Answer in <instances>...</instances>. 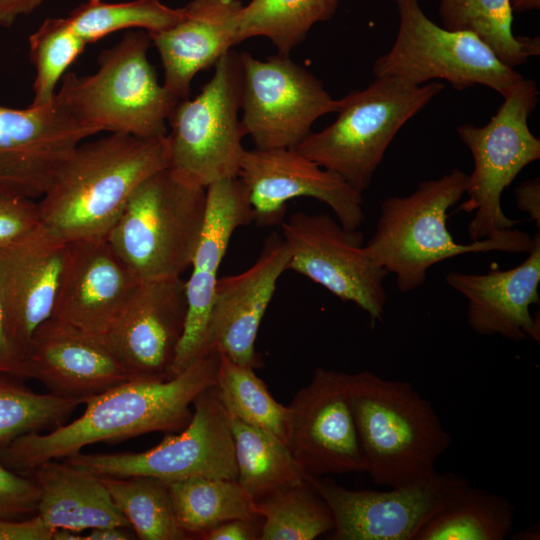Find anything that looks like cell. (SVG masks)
Wrapping results in <instances>:
<instances>
[{"instance_id": "6da1fadb", "label": "cell", "mask_w": 540, "mask_h": 540, "mask_svg": "<svg viewBox=\"0 0 540 540\" xmlns=\"http://www.w3.org/2000/svg\"><path fill=\"white\" fill-rule=\"evenodd\" d=\"M215 348L165 381L128 380L83 401V414L49 433L30 432L0 445V461L14 472L66 458L97 442L125 440L146 433L180 432L192 418L193 402L217 379Z\"/></svg>"}, {"instance_id": "7a4b0ae2", "label": "cell", "mask_w": 540, "mask_h": 540, "mask_svg": "<svg viewBox=\"0 0 540 540\" xmlns=\"http://www.w3.org/2000/svg\"><path fill=\"white\" fill-rule=\"evenodd\" d=\"M169 165L167 136L82 142L38 201L42 224L68 243L106 238L135 189Z\"/></svg>"}, {"instance_id": "3957f363", "label": "cell", "mask_w": 540, "mask_h": 540, "mask_svg": "<svg viewBox=\"0 0 540 540\" xmlns=\"http://www.w3.org/2000/svg\"><path fill=\"white\" fill-rule=\"evenodd\" d=\"M468 174L459 169L438 179L421 181L407 196H390L381 205L375 233L365 246L387 274L396 276L402 293L419 288L428 269L467 253H529L534 237L510 228L468 244L457 243L447 227L448 210L466 192Z\"/></svg>"}, {"instance_id": "277c9868", "label": "cell", "mask_w": 540, "mask_h": 540, "mask_svg": "<svg viewBox=\"0 0 540 540\" xmlns=\"http://www.w3.org/2000/svg\"><path fill=\"white\" fill-rule=\"evenodd\" d=\"M347 392L365 472L375 484L394 487L435 471L451 437L409 382L365 370L348 374Z\"/></svg>"}, {"instance_id": "5b68a950", "label": "cell", "mask_w": 540, "mask_h": 540, "mask_svg": "<svg viewBox=\"0 0 540 540\" xmlns=\"http://www.w3.org/2000/svg\"><path fill=\"white\" fill-rule=\"evenodd\" d=\"M147 31L128 33L102 51L91 75L65 73L55 99L82 126L140 138L167 136L179 99L160 84L147 51Z\"/></svg>"}, {"instance_id": "8992f818", "label": "cell", "mask_w": 540, "mask_h": 540, "mask_svg": "<svg viewBox=\"0 0 540 540\" xmlns=\"http://www.w3.org/2000/svg\"><path fill=\"white\" fill-rule=\"evenodd\" d=\"M443 89L438 82L413 85L396 77L375 78L339 99L335 121L293 149L362 193L398 131Z\"/></svg>"}, {"instance_id": "52a82bcc", "label": "cell", "mask_w": 540, "mask_h": 540, "mask_svg": "<svg viewBox=\"0 0 540 540\" xmlns=\"http://www.w3.org/2000/svg\"><path fill=\"white\" fill-rule=\"evenodd\" d=\"M206 208V188L162 169L135 189L106 239L140 282L181 277L191 265Z\"/></svg>"}, {"instance_id": "ba28073f", "label": "cell", "mask_w": 540, "mask_h": 540, "mask_svg": "<svg viewBox=\"0 0 540 540\" xmlns=\"http://www.w3.org/2000/svg\"><path fill=\"white\" fill-rule=\"evenodd\" d=\"M240 53L232 49L214 65L211 79L193 99L176 104L168 123L169 169L200 187L237 177L246 132L238 112L242 105Z\"/></svg>"}, {"instance_id": "9c48e42d", "label": "cell", "mask_w": 540, "mask_h": 540, "mask_svg": "<svg viewBox=\"0 0 540 540\" xmlns=\"http://www.w3.org/2000/svg\"><path fill=\"white\" fill-rule=\"evenodd\" d=\"M503 99L484 126L466 123L457 128L474 160L465 192L468 197L457 208L475 212L468 225L472 241L487 239L521 222L505 215L501 195L524 167L540 158V139L528 126L539 100L536 82L523 78Z\"/></svg>"}, {"instance_id": "30bf717a", "label": "cell", "mask_w": 540, "mask_h": 540, "mask_svg": "<svg viewBox=\"0 0 540 540\" xmlns=\"http://www.w3.org/2000/svg\"><path fill=\"white\" fill-rule=\"evenodd\" d=\"M398 30L390 50L372 66L375 78L396 77L413 85L446 80L455 90L483 85L502 97L523 79L474 34L434 23L419 0H393Z\"/></svg>"}, {"instance_id": "8fae6325", "label": "cell", "mask_w": 540, "mask_h": 540, "mask_svg": "<svg viewBox=\"0 0 540 540\" xmlns=\"http://www.w3.org/2000/svg\"><path fill=\"white\" fill-rule=\"evenodd\" d=\"M63 461L99 476H150L166 482L190 477L236 480L237 469L229 415L216 385L193 402L192 418L178 434H170L143 452L74 453Z\"/></svg>"}, {"instance_id": "7c38bea8", "label": "cell", "mask_w": 540, "mask_h": 540, "mask_svg": "<svg viewBox=\"0 0 540 540\" xmlns=\"http://www.w3.org/2000/svg\"><path fill=\"white\" fill-rule=\"evenodd\" d=\"M327 503L334 540H415L421 528L470 484L434 471L388 490H352L330 478L306 475Z\"/></svg>"}, {"instance_id": "4fadbf2b", "label": "cell", "mask_w": 540, "mask_h": 540, "mask_svg": "<svg viewBox=\"0 0 540 540\" xmlns=\"http://www.w3.org/2000/svg\"><path fill=\"white\" fill-rule=\"evenodd\" d=\"M243 70L241 123L257 149L294 148L321 116L336 113L322 82L288 55L260 60L240 53Z\"/></svg>"}, {"instance_id": "5bb4252c", "label": "cell", "mask_w": 540, "mask_h": 540, "mask_svg": "<svg viewBox=\"0 0 540 540\" xmlns=\"http://www.w3.org/2000/svg\"><path fill=\"white\" fill-rule=\"evenodd\" d=\"M288 248V270L364 310L372 322L382 321L388 275L363 246V235L344 229L328 214L296 212L280 224Z\"/></svg>"}, {"instance_id": "9a60e30c", "label": "cell", "mask_w": 540, "mask_h": 540, "mask_svg": "<svg viewBox=\"0 0 540 540\" xmlns=\"http://www.w3.org/2000/svg\"><path fill=\"white\" fill-rule=\"evenodd\" d=\"M237 177L258 226L281 224L287 202L300 197L327 204L348 231L358 230L364 220L362 193L293 148L245 149Z\"/></svg>"}, {"instance_id": "2e32d148", "label": "cell", "mask_w": 540, "mask_h": 540, "mask_svg": "<svg viewBox=\"0 0 540 540\" xmlns=\"http://www.w3.org/2000/svg\"><path fill=\"white\" fill-rule=\"evenodd\" d=\"M347 384L348 373L316 368L287 406V445L306 475L365 472Z\"/></svg>"}, {"instance_id": "e0dca14e", "label": "cell", "mask_w": 540, "mask_h": 540, "mask_svg": "<svg viewBox=\"0 0 540 540\" xmlns=\"http://www.w3.org/2000/svg\"><path fill=\"white\" fill-rule=\"evenodd\" d=\"M93 135L55 98L40 107L0 105V193L41 198L75 149Z\"/></svg>"}, {"instance_id": "ac0fdd59", "label": "cell", "mask_w": 540, "mask_h": 540, "mask_svg": "<svg viewBox=\"0 0 540 540\" xmlns=\"http://www.w3.org/2000/svg\"><path fill=\"white\" fill-rule=\"evenodd\" d=\"M187 313L181 277L141 282L104 338L129 380L165 381L182 339Z\"/></svg>"}, {"instance_id": "d6986e66", "label": "cell", "mask_w": 540, "mask_h": 540, "mask_svg": "<svg viewBox=\"0 0 540 540\" xmlns=\"http://www.w3.org/2000/svg\"><path fill=\"white\" fill-rule=\"evenodd\" d=\"M289 259L282 236L272 233L250 268L218 279L201 356L216 348L236 364L253 369L258 366V329L279 278L288 270Z\"/></svg>"}, {"instance_id": "ffe728a7", "label": "cell", "mask_w": 540, "mask_h": 540, "mask_svg": "<svg viewBox=\"0 0 540 540\" xmlns=\"http://www.w3.org/2000/svg\"><path fill=\"white\" fill-rule=\"evenodd\" d=\"M140 283L106 238L69 243L52 318L104 340Z\"/></svg>"}, {"instance_id": "44dd1931", "label": "cell", "mask_w": 540, "mask_h": 540, "mask_svg": "<svg viewBox=\"0 0 540 540\" xmlns=\"http://www.w3.org/2000/svg\"><path fill=\"white\" fill-rule=\"evenodd\" d=\"M207 208L202 232L185 281V329L172 368L173 377L201 357L213 295L231 237L252 222L247 192L238 177L217 181L207 188Z\"/></svg>"}, {"instance_id": "7402d4cb", "label": "cell", "mask_w": 540, "mask_h": 540, "mask_svg": "<svg viewBox=\"0 0 540 540\" xmlns=\"http://www.w3.org/2000/svg\"><path fill=\"white\" fill-rule=\"evenodd\" d=\"M26 379L53 395L83 401L129 380L104 340L55 318L34 331L25 357Z\"/></svg>"}, {"instance_id": "603a6c76", "label": "cell", "mask_w": 540, "mask_h": 540, "mask_svg": "<svg viewBox=\"0 0 540 540\" xmlns=\"http://www.w3.org/2000/svg\"><path fill=\"white\" fill-rule=\"evenodd\" d=\"M68 250L69 243L43 225L0 248V294L23 359L34 331L52 317Z\"/></svg>"}, {"instance_id": "cb8c5ba5", "label": "cell", "mask_w": 540, "mask_h": 540, "mask_svg": "<svg viewBox=\"0 0 540 540\" xmlns=\"http://www.w3.org/2000/svg\"><path fill=\"white\" fill-rule=\"evenodd\" d=\"M527 254L521 264L508 270L447 274V284L468 300L467 320L476 333L539 342V319L530 313V306L539 303V232Z\"/></svg>"}, {"instance_id": "d4e9b609", "label": "cell", "mask_w": 540, "mask_h": 540, "mask_svg": "<svg viewBox=\"0 0 540 540\" xmlns=\"http://www.w3.org/2000/svg\"><path fill=\"white\" fill-rule=\"evenodd\" d=\"M240 0H191L174 25L148 33L157 49L163 85L179 100L191 91L194 76L228 53L236 43Z\"/></svg>"}, {"instance_id": "484cf974", "label": "cell", "mask_w": 540, "mask_h": 540, "mask_svg": "<svg viewBox=\"0 0 540 540\" xmlns=\"http://www.w3.org/2000/svg\"><path fill=\"white\" fill-rule=\"evenodd\" d=\"M40 497L36 515L52 530L81 533L103 527L129 528L101 476L57 460L33 469Z\"/></svg>"}, {"instance_id": "4316f807", "label": "cell", "mask_w": 540, "mask_h": 540, "mask_svg": "<svg viewBox=\"0 0 540 540\" xmlns=\"http://www.w3.org/2000/svg\"><path fill=\"white\" fill-rule=\"evenodd\" d=\"M229 420L236 480L254 501L305 479L306 474L284 441L234 416L229 415Z\"/></svg>"}, {"instance_id": "83f0119b", "label": "cell", "mask_w": 540, "mask_h": 540, "mask_svg": "<svg viewBox=\"0 0 540 540\" xmlns=\"http://www.w3.org/2000/svg\"><path fill=\"white\" fill-rule=\"evenodd\" d=\"M439 15L444 28L474 34L508 67L540 54L538 36L514 35L510 0H439Z\"/></svg>"}, {"instance_id": "f1b7e54d", "label": "cell", "mask_w": 540, "mask_h": 540, "mask_svg": "<svg viewBox=\"0 0 540 540\" xmlns=\"http://www.w3.org/2000/svg\"><path fill=\"white\" fill-rule=\"evenodd\" d=\"M514 516L508 499L469 485L421 528L415 540H503L512 532Z\"/></svg>"}, {"instance_id": "f546056e", "label": "cell", "mask_w": 540, "mask_h": 540, "mask_svg": "<svg viewBox=\"0 0 540 540\" xmlns=\"http://www.w3.org/2000/svg\"><path fill=\"white\" fill-rule=\"evenodd\" d=\"M180 527L201 536L219 524L259 516L254 499L237 480L190 477L167 482Z\"/></svg>"}, {"instance_id": "4dcf8cb0", "label": "cell", "mask_w": 540, "mask_h": 540, "mask_svg": "<svg viewBox=\"0 0 540 540\" xmlns=\"http://www.w3.org/2000/svg\"><path fill=\"white\" fill-rule=\"evenodd\" d=\"M340 0H251L243 5L237 22L236 43L266 37L279 54L288 55L312 26L328 21Z\"/></svg>"}, {"instance_id": "1f68e13d", "label": "cell", "mask_w": 540, "mask_h": 540, "mask_svg": "<svg viewBox=\"0 0 540 540\" xmlns=\"http://www.w3.org/2000/svg\"><path fill=\"white\" fill-rule=\"evenodd\" d=\"M113 502L142 540L191 538L179 525L168 483L150 476H101Z\"/></svg>"}, {"instance_id": "d6a6232c", "label": "cell", "mask_w": 540, "mask_h": 540, "mask_svg": "<svg viewBox=\"0 0 540 540\" xmlns=\"http://www.w3.org/2000/svg\"><path fill=\"white\" fill-rule=\"evenodd\" d=\"M262 519L259 540H313L332 531L330 508L307 477L255 500Z\"/></svg>"}, {"instance_id": "836d02e7", "label": "cell", "mask_w": 540, "mask_h": 540, "mask_svg": "<svg viewBox=\"0 0 540 540\" xmlns=\"http://www.w3.org/2000/svg\"><path fill=\"white\" fill-rule=\"evenodd\" d=\"M220 354L216 388L227 413L287 444L288 407L277 402L253 368Z\"/></svg>"}, {"instance_id": "e575fe53", "label": "cell", "mask_w": 540, "mask_h": 540, "mask_svg": "<svg viewBox=\"0 0 540 540\" xmlns=\"http://www.w3.org/2000/svg\"><path fill=\"white\" fill-rule=\"evenodd\" d=\"M182 8H171L159 0H133L107 3L88 0L67 17L74 31L87 43H94L108 34L129 28L148 33L176 24L183 17Z\"/></svg>"}, {"instance_id": "d590c367", "label": "cell", "mask_w": 540, "mask_h": 540, "mask_svg": "<svg viewBox=\"0 0 540 540\" xmlns=\"http://www.w3.org/2000/svg\"><path fill=\"white\" fill-rule=\"evenodd\" d=\"M20 378L0 373V445L30 432L57 427L82 403L51 393H36Z\"/></svg>"}, {"instance_id": "8d00e7d4", "label": "cell", "mask_w": 540, "mask_h": 540, "mask_svg": "<svg viewBox=\"0 0 540 540\" xmlns=\"http://www.w3.org/2000/svg\"><path fill=\"white\" fill-rule=\"evenodd\" d=\"M28 42L29 57L35 69L30 105L46 106L54 101L58 83L88 44L67 18H47L29 36Z\"/></svg>"}, {"instance_id": "74e56055", "label": "cell", "mask_w": 540, "mask_h": 540, "mask_svg": "<svg viewBox=\"0 0 540 540\" xmlns=\"http://www.w3.org/2000/svg\"><path fill=\"white\" fill-rule=\"evenodd\" d=\"M39 497L34 479L19 475L0 461V519L22 520L36 515Z\"/></svg>"}, {"instance_id": "f35d334b", "label": "cell", "mask_w": 540, "mask_h": 540, "mask_svg": "<svg viewBox=\"0 0 540 540\" xmlns=\"http://www.w3.org/2000/svg\"><path fill=\"white\" fill-rule=\"evenodd\" d=\"M42 225L38 202L0 193V248L25 238Z\"/></svg>"}, {"instance_id": "ab89813d", "label": "cell", "mask_w": 540, "mask_h": 540, "mask_svg": "<svg viewBox=\"0 0 540 540\" xmlns=\"http://www.w3.org/2000/svg\"><path fill=\"white\" fill-rule=\"evenodd\" d=\"M0 373L26 379L24 359L15 345L7 324L4 304L0 294Z\"/></svg>"}, {"instance_id": "60d3db41", "label": "cell", "mask_w": 540, "mask_h": 540, "mask_svg": "<svg viewBox=\"0 0 540 540\" xmlns=\"http://www.w3.org/2000/svg\"><path fill=\"white\" fill-rule=\"evenodd\" d=\"M261 525L260 516L232 519L212 528L199 538L204 540H258L261 535Z\"/></svg>"}, {"instance_id": "b9f144b4", "label": "cell", "mask_w": 540, "mask_h": 540, "mask_svg": "<svg viewBox=\"0 0 540 540\" xmlns=\"http://www.w3.org/2000/svg\"><path fill=\"white\" fill-rule=\"evenodd\" d=\"M53 532L38 515L25 520L0 519V540H52Z\"/></svg>"}, {"instance_id": "7bdbcfd3", "label": "cell", "mask_w": 540, "mask_h": 540, "mask_svg": "<svg viewBox=\"0 0 540 540\" xmlns=\"http://www.w3.org/2000/svg\"><path fill=\"white\" fill-rule=\"evenodd\" d=\"M517 207L527 212L537 228H540V181L539 178L527 180L515 190Z\"/></svg>"}, {"instance_id": "ee69618b", "label": "cell", "mask_w": 540, "mask_h": 540, "mask_svg": "<svg viewBox=\"0 0 540 540\" xmlns=\"http://www.w3.org/2000/svg\"><path fill=\"white\" fill-rule=\"evenodd\" d=\"M43 0H0V27H11L21 15H28L38 8Z\"/></svg>"}, {"instance_id": "f6af8a7d", "label": "cell", "mask_w": 540, "mask_h": 540, "mask_svg": "<svg viewBox=\"0 0 540 540\" xmlns=\"http://www.w3.org/2000/svg\"><path fill=\"white\" fill-rule=\"evenodd\" d=\"M123 527H103L90 530V533L84 536V540H128L133 536L124 531Z\"/></svg>"}, {"instance_id": "bcb514c9", "label": "cell", "mask_w": 540, "mask_h": 540, "mask_svg": "<svg viewBox=\"0 0 540 540\" xmlns=\"http://www.w3.org/2000/svg\"><path fill=\"white\" fill-rule=\"evenodd\" d=\"M513 12H525L538 10L540 0H510Z\"/></svg>"}]
</instances>
